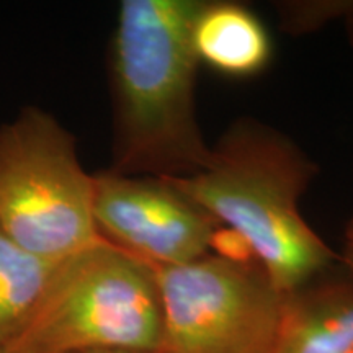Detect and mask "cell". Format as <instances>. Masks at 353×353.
<instances>
[{"instance_id":"cell-1","label":"cell","mask_w":353,"mask_h":353,"mask_svg":"<svg viewBox=\"0 0 353 353\" xmlns=\"http://www.w3.org/2000/svg\"><path fill=\"white\" fill-rule=\"evenodd\" d=\"M205 0H123L108 50L112 167L185 179L208 164L196 118L193 25Z\"/></svg>"},{"instance_id":"cell-2","label":"cell","mask_w":353,"mask_h":353,"mask_svg":"<svg viewBox=\"0 0 353 353\" xmlns=\"http://www.w3.org/2000/svg\"><path fill=\"white\" fill-rule=\"evenodd\" d=\"M317 167L299 145L252 118L232 123L195 175L174 179L236 234L283 294L321 278L335 254L306 223L299 201Z\"/></svg>"},{"instance_id":"cell-3","label":"cell","mask_w":353,"mask_h":353,"mask_svg":"<svg viewBox=\"0 0 353 353\" xmlns=\"http://www.w3.org/2000/svg\"><path fill=\"white\" fill-rule=\"evenodd\" d=\"M162 299L156 267L99 239L64 259L7 352L159 353Z\"/></svg>"},{"instance_id":"cell-4","label":"cell","mask_w":353,"mask_h":353,"mask_svg":"<svg viewBox=\"0 0 353 353\" xmlns=\"http://www.w3.org/2000/svg\"><path fill=\"white\" fill-rule=\"evenodd\" d=\"M0 226L28 249L64 260L99 241L94 175L51 113L25 107L0 125Z\"/></svg>"},{"instance_id":"cell-5","label":"cell","mask_w":353,"mask_h":353,"mask_svg":"<svg viewBox=\"0 0 353 353\" xmlns=\"http://www.w3.org/2000/svg\"><path fill=\"white\" fill-rule=\"evenodd\" d=\"M156 273L159 353H273L286 294L257 263L211 252Z\"/></svg>"},{"instance_id":"cell-6","label":"cell","mask_w":353,"mask_h":353,"mask_svg":"<svg viewBox=\"0 0 353 353\" xmlns=\"http://www.w3.org/2000/svg\"><path fill=\"white\" fill-rule=\"evenodd\" d=\"M94 221L100 239L152 267H175L211 254L223 228L174 179L94 175Z\"/></svg>"},{"instance_id":"cell-7","label":"cell","mask_w":353,"mask_h":353,"mask_svg":"<svg viewBox=\"0 0 353 353\" xmlns=\"http://www.w3.org/2000/svg\"><path fill=\"white\" fill-rule=\"evenodd\" d=\"M273 353H353V275L286 294Z\"/></svg>"},{"instance_id":"cell-8","label":"cell","mask_w":353,"mask_h":353,"mask_svg":"<svg viewBox=\"0 0 353 353\" xmlns=\"http://www.w3.org/2000/svg\"><path fill=\"white\" fill-rule=\"evenodd\" d=\"M200 64L228 77H252L270 63L272 43L252 10L236 2H206L193 25Z\"/></svg>"},{"instance_id":"cell-9","label":"cell","mask_w":353,"mask_h":353,"mask_svg":"<svg viewBox=\"0 0 353 353\" xmlns=\"http://www.w3.org/2000/svg\"><path fill=\"white\" fill-rule=\"evenodd\" d=\"M61 262L30 252L0 226V350L23 332Z\"/></svg>"},{"instance_id":"cell-10","label":"cell","mask_w":353,"mask_h":353,"mask_svg":"<svg viewBox=\"0 0 353 353\" xmlns=\"http://www.w3.org/2000/svg\"><path fill=\"white\" fill-rule=\"evenodd\" d=\"M350 0H327V2H299L283 7V19L290 30H316L329 21L343 19Z\"/></svg>"},{"instance_id":"cell-11","label":"cell","mask_w":353,"mask_h":353,"mask_svg":"<svg viewBox=\"0 0 353 353\" xmlns=\"http://www.w3.org/2000/svg\"><path fill=\"white\" fill-rule=\"evenodd\" d=\"M339 262H342L348 273L353 275V214L352 218L348 219L345 232H343V247L342 252L339 254Z\"/></svg>"},{"instance_id":"cell-12","label":"cell","mask_w":353,"mask_h":353,"mask_svg":"<svg viewBox=\"0 0 353 353\" xmlns=\"http://www.w3.org/2000/svg\"><path fill=\"white\" fill-rule=\"evenodd\" d=\"M342 20L345 21L348 38H350V43H352V46H353V0H350V6H348V10H347L345 17H343Z\"/></svg>"},{"instance_id":"cell-13","label":"cell","mask_w":353,"mask_h":353,"mask_svg":"<svg viewBox=\"0 0 353 353\" xmlns=\"http://www.w3.org/2000/svg\"><path fill=\"white\" fill-rule=\"evenodd\" d=\"M88 353H149V352H125V350H103V352H88Z\"/></svg>"},{"instance_id":"cell-14","label":"cell","mask_w":353,"mask_h":353,"mask_svg":"<svg viewBox=\"0 0 353 353\" xmlns=\"http://www.w3.org/2000/svg\"><path fill=\"white\" fill-rule=\"evenodd\" d=\"M0 353H10V352H7V350H0Z\"/></svg>"}]
</instances>
